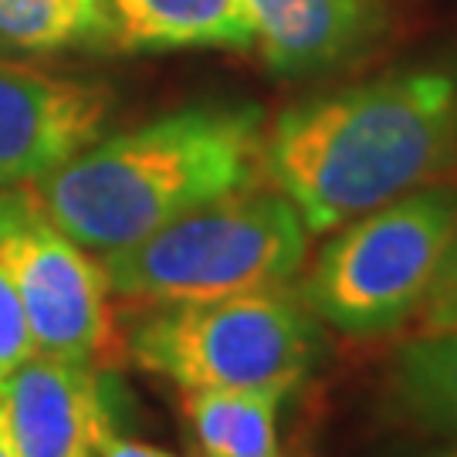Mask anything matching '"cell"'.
Listing matches in <instances>:
<instances>
[{"label":"cell","instance_id":"cell-1","mask_svg":"<svg viewBox=\"0 0 457 457\" xmlns=\"http://www.w3.org/2000/svg\"><path fill=\"white\" fill-rule=\"evenodd\" d=\"M457 160V75L400 68L288 105L264 129V177L309 234L427 187Z\"/></svg>","mask_w":457,"mask_h":457},{"label":"cell","instance_id":"cell-2","mask_svg":"<svg viewBox=\"0 0 457 457\" xmlns=\"http://www.w3.org/2000/svg\"><path fill=\"white\" fill-rule=\"evenodd\" d=\"M262 177V112L190 105L96 139L31 190L71 241L112 254L211 200L258 187Z\"/></svg>","mask_w":457,"mask_h":457},{"label":"cell","instance_id":"cell-3","mask_svg":"<svg viewBox=\"0 0 457 457\" xmlns=\"http://www.w3.org/2000/svg\"><path fill=\"white\" fill-rule=\"evenodd\" d=\"M305 254L309 228L292 200L258 183L102 254V268L109 292L153 309L285 288L305 268Z\"/></svg>","mask_w":457,"mask_h":457},{"label":"cell","instance_id":"cell-4","mask_svg":"<svg viewBox=\"0 0 457 457\" xmlns=\"http://www.w3.org/2000/svg\"><path fill=\"white\" fill-rule=\"evenodd\" d=\"M139 370L180 390L295 393L322 360L319 319L292 285L211 302L153 305L132 326Z\"/></svg>","mask_w":457,"mask_h":457},{"label":"cell","instance_id":"cell-5","mask_svg":"<svg viewBox=\"0 0 457 457\" xmlns=\"http://www.w3.org/2000/svg\"><path fill=\"white\" fill-rule=\"evenodd\" d=\"M454 230V187H417L336 228L312 264L302 298L315 319L343 336H390L420 312Z\"/></svg>","mask_w":457,"mask_h":457},{"label":"cell","instance_id":"cell-6","mask_svg":"<svg viewBox=\"0 0 457 457\" xmlns=\"http://www.w3.org/2000/svg\"><path fill=\"white\" fill-rule=\"evenodd\" d=\"M0 271L31 328L34 353L102 366L115 349L109 278L51 220L34 190H0Z\"/></svg>","mask_w":457,"mask_h":457},{"label":"cell","instance_id":"cell-7","mask_svg":"<svg viewBox=\"0 0 457 457\" xmlns=\"http://www.w3.org/2000/svg\"><path fill=\"white\" fill-rule=\"evenodd\" d=\"M109 115V88L0 58V190L31 187L79 156Z\"/></svg>","mask_w":457,"mask_h":457},{"label":"cell","instance_id":"cell-8","mask_svg":"<svg viewBox=\"0 0 457 457\" xmlns=\"http://www.w3.org/2000/svg\"><path fill=\"white\" fill-rule=\"evenodd\" d=\"M105 373L34 353L0 386V413L17 457H98L112 434Z\"/></svg>","mask_w":457,"mask_h":457},{"label":"cell","instance_id":"cell-9","mask_svg":"<svg viewBox=\"0 0 457 457\" xmlns=\"http://www.w3.org/2000/svg\"><path fill=\"white\" fill-rule=\"evenodd\" d=\"M254 48L281 75L353 62L383 34V0H245Z\"/></svg>","mask_w":457,"mask_h":457},{"label":"cell","instance_id":"cell-10","mask_svg":"<svg viewBox=\"0 0 457 457\" xmlns=\"http://www.w3.org/2000/svg\"><path fill=\"white\" fill-rule=\"evenodd\" d=\"M109 45L122 51L254 48L245 0H105Z\"/></svg>","mask_w":457,"mask_h":457},{"label":"cell","instance_id":"cell-11","mask_svg":"<svg viewBox=\"0 0 457 457\" xmlns=\"http://www.w3.org/2000/svg\"><path fill=\"white\" fill-rule=\"evenodd\" d=\"M386 403L413 430L457 441V326L420 328L396 345Z\"/></svg>","mask_w":457,"mask_h":457},{"label":"cell","instance_id":"cell-12","mask_svg":"<svg viewBox=\"0 0 457 457\" xmlns=\"http://www.w3.org/2000/svg\"><path fill=\"white\" fill-rule=\"evenodd\" d=\"M292 393L281 390H190L187 420L204 457H285L278 424Z\"/></svg>","mask_w":457,"mask_h":457},{"label":"cell","instance_id":"cell-13","mask_svg":"<svg viewBox=\"0 0 457 457\" xmlns=\"http://www.w3.org/2000/svg\"><path fill=\"white\" fill-rule=\"evenodd\" d=\"M109 45L105 0H0V51H54Z\"/></svg>","mask_w":457,"mask_h":457},{"label":"cell","instance_id":"cell-14","mask_svg":"<svg viewBox=\"0 0 457 457\" xmlns=\"http://www.w3.org/2000/svg\"><path fill=\"white\" fill-rule=\"evenodd\" d=\"M34 356L31 328L24 319V309L17 302V292L11 288L7 275L0 271V386L4 379L14 373L21 362Z\"/></svg>","mask_w":457,"mask_h":457},{"label":"cell","instance_id":"cell-15","mask_svg":"<svg viewBox=\"0 0 457 457\" xmlns=\"http://www.w3.org/2000/svg\"><path fill=\"white\" fill-rule=\"evenodd\" d=\"M417 319H420V328L457 326V230L451 237V247L444 254L441 268H437V278L427 292L424 305L417 312Z\"/></svg>","mask_w":457,"mask_h":457},{"label":"cell","instance_id":"cell-16","mask_svg":"<svg viewBox=\"0 0 457 457\" xmlns=\"http://www.w3.org/2000/svg\"><path fill=\"white\" fill-rule=\"evenodd\" d=\"M98 457H177V454L160 451V447H153V444L129 441V437H109Z\"/></svg>","mask_w":457,"mask_h":457},{"label":"cell","instance_id":"cell-17","mask_svg":"<svg viewBox=\"0 0 457 457\" xmlns=\"http://www.w3.org/2000/svg\"><path fill=\"white\" fill-rule=\"evenodd\" d=\"M0 457H17L14 444H11V434L4 427V413H0Z\"/></svg>","mask_w":457,"mask_h":457},{"label":"cell","instance_id":"cell-18","mask_svg":"<svg viewBox=\"0 0 457 457\" xmlns=\"http://www.w3.org/2000/svg\"><path fill=\"white\" fill-rule=\"evenodd\" d=\"M437 457H457V447H451V451H444V454H437Z\"/></svg>","mask_w":457,"mask_h":457}]
</instances>
